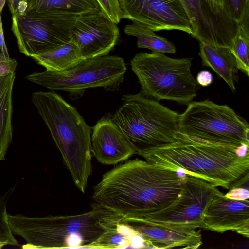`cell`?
Segmentation results:
<instances>
[{"label": "cell", "instance_id": "1", "mask_svg": "<svg viewBox=\"0 0 249 249\" xmlns=\"http://www.w3.org/2000/svg\"><path fill=\"white\" fill-rule=\"evenodd\" d=\"M187 175L146 160H128L102 176L92 199L123 220L141 219L172 205Z\"/></svg>", "mask_w": 249, "mask_h": 249}, {"label": "cell", "instance_id": "2", "mask_svg": "<svg viewBox=\"0 0 249 249\" xmlns=\"http://www.w3.org/2000/svg\"><path fill=\"white\" fill-rule=\"evenodd\" d=\"M249 145L213 143L180 133L176 142L141 156L150 162L181 170L215 187L229 189L249 172Z\"/></svg>", "mask_w": 249, "mask_h": 249}, {"label": "cell", "instance_id": "3", "mask_svg": "<svg viewBox=\"0 0 249 249\" xmlns=\"http://www.w3.org/2000/svg\"><path fill=\"white\" fill-rule=\"evenodd\" d=\"M13 234L26 241L23 249L92 248L106 231L116 227L123 219L95 202L85 213L65 216L32 217L8 213Z\"/></svg>", "mask_w": 249, "mask_h": 249}, {"label": "cell", "instance_id": "4", "mask_svg": "<svg viewBox=\"0 0 249 249\" xmlns=\"http://www.w3.org/2000/svg\"><path fill=\"white\" fill-rule=\"evenodd\" d=\"M31 101L48 128L74 185L84 193L92 173V127L54 91L35 92Z\"/></svg>", "mask_w": 249, "mask_h": 249}, {"label": "cell", "instance_id": "5", "mask_svg": "<svg viewBox=\"0 0 249 249\" xmlns=\"http://www.w3.org/2000/svg\"><path fill=\"white\" fill-rule=\"evenodd\" d=\"M122 99L112 118L137 154L177 141L180 133L178 113L141 92L124 95Z\"/></svg>", "mask_w": 249, "mask_h": 249}, {"label": "cell", "instance_id": "6", "mask_svg": "<svg viewBox=\"0 0 249 249\" xmlns=\"http://www.w3.org/2000/svg\"><path fill=\"white\" fill-rule=\"evenodd\" d=\"M192 60L141 52L134 56L130 65L143 96L188 104L196 95L198 88L191 71Z\"/></svg>", "mask_w": 249, "mask_h": 249}, {"label": "cell", "instance_id": "7", "mask_svg": "<svg viewBox=\"0 0 249 249\" xmlns=\"http://www.w3.org/2000/svg\"><path fill=\"white\" fill-rule=\"evenodd\" d=\"M179 129L183 134L211 142L249 144L247 122L227 105L207 99L188 104L179 114Z\"/></svg>", "mask_w": 249, "mask_h": 249}, {"label": "cell", "instance_id": "8", "mask_svg": "<svg viewBox=\"0 0 249 249\" xmlns=\"http://www.w3.org/2000/svg\"><path fill=\"white\" fill-rule=\"evenodd\" d=\"M126 71L122 58L108 54L84 59L64 71L46 70L28 75L25 78L50 90L66 91L72 95L93 88L118 90Z\"/></svg>", "mask_w": 249, "mask_h": 249}, {"label": "cell", "instance_id": "9", "mask_svg": "<svg viewBox=\"0 0 249 249\" xmlns=\"http://www.w3.org/2000/svg\"><path fill=\"white\" fill-rule=\"evenodd\" d=\"M77 16L51 11L12 14V30L19 51L31 57L67 43Z\"/></svg>", "mask_w": 249, "mask_h": 249}, {"label": "cell", "instance_id": "10", "mask_svg": "<svg viewBox=\"0 0 249 249\" xmlns=\"http://www.w3.org/2000/svg\"><path fill=\"white\" fill-rule=\"evenodd\" d=\"M223 194L204 179L187 174L180 195L170 206L141 219L147 222L202 228L209 204Z\"/></svg>", "mask_w": 249, "mask_h": 249}, {"label": "cell", "instance_id": "11", "mask_svg": "<svg viewBox=\"0 0 249 249\" xmlns=\"http://www.w3.org/2000/svg\"><path fill=\"white\" fill-rule=\"evenodd\" d=\"M199 43L231 48L239 28L222 5L210 0H179Z\"/></svg>", "mask_w": 249, "mask_h": 249}, {"label": "cell", "instance_id": "12", "mask_svg": "<svg viewBox=\"0 0 249 249\" xmlns=\"http://www.w3.org/2000/svg\"><path fill=\"white\" fill-rule=\"evenodd\" d=\"M123 18L154 31L178 30L192 35L188 16L179 0H118Z\"/></svg>", "mask_w": 249, "mask_h": 249}, {"label": "cell", "instance_id": "13", "mask_svg": "<svg viewBox=\"0 0 249 249\" xmlns=\"http://www.w3.org/2000/svg\"><path fill=\"white\" fill-rule=\"evenodd\" d=\"M119 35L117 24L102 10L77 15L71 30V38L84 59L108 55Z\"/></svg>", "mask_w": 249, "mask_h": 249}, {"label": "cell", "instance_id": "14", "mask_svg": "<svg viewBox=\"0 0 249 249\" xmlns=\"http://www.w3.org/2000/svg\"><path fill=\"white\" fill-rule=\"evenodd\" d=\"M122 223L139 234L148 248L196 249L202 244L200 231L192 228L136 219L123 220Z\"/></svg>", "mask_w": 249, "mask_h": 249}, {"label": "cell", "instance_id": "15", "mask_svg": "<svg viewBox=\"0 0 249 249\" xmlns=\"http://www.w3.org/2000/svg\"><path fill=\"white\" fill-rule=\"evenodd\" d=\"M91 137L93 156L101 163L115 165L128 160L136 152L112 115H106L92 128Z\"/></svg>", "mask_w": 249, "mask_h": 249}, {"label": "cell", "instance_id": "16", "mask_svg": "<svg viewBox=\"0 0 249 249\" xmlns=\"http://www.w3.org/2000/svg\"><path fill=\"white\" fill-rule=\"evenodd\" d=\"M202 228L220 233L235 231L249 236V201L229 198L222 194L207 207Z\"/></svg>", "mask_w": 249, "mask_h": 249}, {"label": "cell", "instance_id": "17", "mask_svg": "<svg viewBox=\"0 0 249 249\" xmlns=\"http://www.w3.org/2000/svg\"><path fill=\"white\" fill-rule=\"evenodd\" d=\"M199 55L203 66L209 67L228 84L233 92L236 90L238 69L235 59L230 48L199 43Z\"/></svg>", "mask_w": 249, "mask_h": 249}, {"label": "cell", "instance_id": "18", "mask_svg": "<svg viewBox=\"0 0 249 249\" xmlns=\"http://www.w3.org/2000/svg\"><path fill=\"white\" fill-rule=\"evenodd\" d=\"M99 10L96 0H19L15 12L51 11L78 15Z\"/></svg>", "mask_w": 249, "mask_h": 249}, {"label": "cell", "instance_id": "19", "mask_svg": "<svg viewBox=\"0 0 249 249\" xmlns=\"http://www.w3.org/2000/svg\"><path fill=\"white\" fill-rule=\"evenodd\" d=\"M15 73L0 77V160L5 159L12 140V89Z\"/></svg>", "mask_w": 249, "mask_h": 249}, {"label": "cell", "instance_id": "20", "mask_svg": "<svg viewBox=\"0 0 249 249\" xmlns=\"http://www.w3.org/2000/svg\"><path fill=\"white\" fill-rule=\"evenodd\" d=\"M31 57L46 70L53 71L67 70L84 60L78 48L71 39L54 49Z\"/></svg>", "mask_w": 249, "mask_h": 249}, {"label": "cell", "instance_id": "21", "mask_svg": "<svg viewBox=\"0 0 249 249\" xmlns=\"http://www.w3.org/2000/svg\"><path fill=\"white\" fill-rule=\"evenodd\" d=\"M125 33L137 38V44L139 48H146L152 53H175L176 49L175 45L167 39L154 33L148 27L132 22L124 28Z\"/></svg>", "mask_w": 249, "mask_h": 249}, {"label": "cell", "instance_id": "22", "mask_svg": "<svg viewBox=\"0 0 249 249\" xmlns=\"http://www.w3.org/2000/svg\"><path fill=\"white\" fill-rule=\"evenodd\" d=\"M249 10L246 11L244 17L239 24L238 34L235 37L231 51L235 57L236 68L249 75Z\"/></svg>", "mask_w": 249, "mask_h": 249}, {"label": "cell", "instance_id": "23", "mask_svg": "<svg viewBox=\"0 0 249 249\" xmlns=\"http://www.w3.org/2000/svg\"><path fill=\"white\" fill-rule=\"evenodd\" d=\"M15 188V186L11 187L0 196V243L4 246L18 244L10 229L6 210L8 200Z\"/></svg>", "mask_w": 249, "mask_h": 249}, {"label": "cell", "instance_id": "24", "mask_svg": "<svg viewBox=\"0 0 249 249\" xmlns=\"http://www.w3.org/2000/svg\"><path fill=\"white\" fill-rule=\"evenodd\" d=\"M222 5L229 15L239 24L242 21L249 0H221Z\"/></svg>", "mask_w": 249, "mask_h": 249}, {"label": "cell", "instance_id": "25", "mask_svg": "<svg viewBox=\"0 0 249 249\" xmlns=\"http://www.w3.org/2000/svg\"><path fill=\"white\" fill-rule=\"evenodd\" d=\"M102 11L116 24L123 18L118 0H96Z\"/></svg>", "mask_w": 249, "mask_h": 249}, {"label": "cell", "instance_id": "26", "mask_svg": "<svg viewBox=\"0 0 249 249\" xmlns=\"http://www.w3.org/2000/svg\"><path fill=\"white\" fill-rule=\"evenodd\" d=\"M229 189L230 190L229 191L225 194L226 197L232 199L240 200L249 199V187L237 186L231 187Z\"/></svg>", "mask_w": 249, "mask_h": 249}, {"label": "cell", "instance_id": "27", "mask_svg": "<svg viewBox=\"0 0 249 249\" xmlns=\"http://www.w3.org/2000/svg\"><path fill=\"white\" fill-rule=\"evenodd\" d=\"M17 65L16 60L10 57L0 62V77L5 76L15 72Z\"/></svg>", "mask_w": 249, "mask_h": 249}, {"label": "cell", "instance_id": "28", "mask_svg": "<svg viewBox=\"0 0 249 249\" xmlns=\"http://www.w3.org/2000/svg\"><path fill=\"white\" fill-rule=\"evenodd\" d=\"M213 77L212 73L207 70L200 71L197 75L196 81L197 84L207 87L212 84Z\"/></svg>", "mask_w": 249, "mask_h": 249}, {"label": "cell", "instance_id": "29", "mask_svg": "<svg viewBox=\"0 0 249 249\" xmlns=\"http://www.w3.org/2000/svg\"><path fill=\"white\" fill-rule=\"evenodd\" d=\"M0 52L3 53L6 57H9L7 48L6 47L3 31L1 12H0Z\"/></svg>", "mask_w": 249, "mask_h": 249}, {"label": "cell", "instance_id": "30", "mask_svg": "<svg viewBox=\"0 0 249 249\" xmlns=\"http://www.w3.org/2000/svg\"><path fill=\"white\" fill-rule=\"evenodd\" d=\"M6 0H0V12H1L5 5Z\"/></svg>", "mask_w": 249, "mask_h": 249}, {"label": "cell", "instance_id": "31", "mask_svg": "<svg viewBox=\"0 0 249 249\" xmlns=\"http://www.w3.org/2000/svg\"><path fill=\"white\" fill-rule=\"evenodd\" d=\"M8 57H6L3 53L0 52V62L5 60Z\"/></svg>", "mask_w": 249, "mask_h": 249}, {"label": "cell", "instance_id": "32", "mask_svg": "<svg viewBox=\"0 0 249 249\" xmlns=\"http://www.w3.org/2000/svg\"><path fill=\"white\" fill-rule=\"evenodd\" d=\"M210 0L216 4H218L219 5H222V0Z\"/></svg>", "mask_w": 249, "mask_h": 249}, {"label": "cell", "instance_id": "33", "mask_svg": "<svg viewBox=\"0 0 249 249\" xmlns=\"http://www.w3.org/2000/svg\"><path fill=\"white\" fill-rule=\"evenodd\" d=\"M4 245L0 243V249H1Z\"/></svg>", "mask_w": 249, "mask_h": 249}, {"label": "cell", "instance_id": "34", "mask_svg": "<svg viewBox=\"0 0 249 249\" xmlns=\"http://www.w3.org/2000/svg\"><path fill=\"white\" fill-rule=\"evenodd\" d=\"M9 1H10L11 0H8Z\"/></svg>", "mask_w": 249, "mask_h": 249}]
</instances>
